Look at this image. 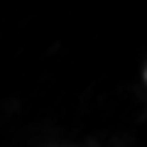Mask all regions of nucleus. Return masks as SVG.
Instances as JSON below:
<instances>
[]
</instances>
